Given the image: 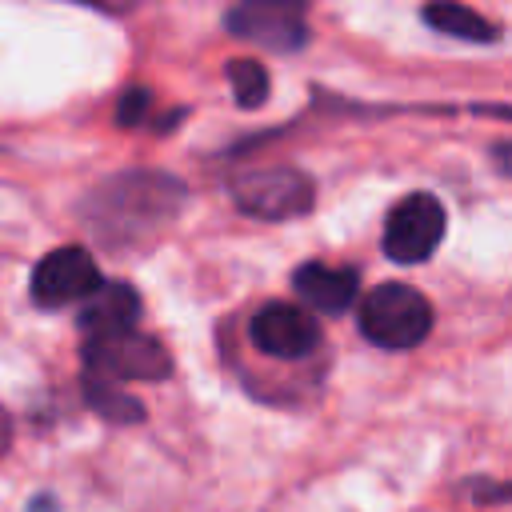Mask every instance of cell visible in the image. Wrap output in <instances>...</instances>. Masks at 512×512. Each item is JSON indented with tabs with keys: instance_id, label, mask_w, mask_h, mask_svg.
I'll list each match as a JSON object with an SVG mask.
<instances>
[{
	"instance_id": "obj_1",
	"label": "cell",
	"mask_w": 512,
	"mask_h": 512,
	"mask_svg": "<svg viewBox=\"0 0 512 512\" xmlns=\"http://www.w3.org/2000/svg\"><path fill=\"white\" fill-rule=\"evenodd\" d=\"M184 200V188L168 176L156 172H128L108 180L104 188L92 192V228H100L108 240H132L136 232H152L160 228V220H168Z\"/></svg>"
},
{
	"instance_id": "obj_2",
	"label": "cell",
	"mask_w": 512,
	"mask_h": 512,
	"mask_svg": "<svg viewBox=\"0 0 512 512\" xmlns=\"http://www.w3.org/2000/svg\"><path fill=\"white\" fill-rule=\"evenodd\" d=\"M360 332L388 352H408L432 332V304L412 284H376L360 304Z\"/></svg>"
},
{
	"instance_id": "obj_3",
	"label": "cell",
	"mask_w": 512,
	"mask_h": 512,
	"mask_svg": "<svg viewBox=\"0 0 512 512\" xmlns=\"http://www.w3.org/2000/svg\"><path fill=\"white\" fill-rule=\"evenodd\" d=\"M84 376L96 380H168L172 376V356L164 352L160 340L144 332H120L104 340L84 344Z\"/></svg>"
},
{
	"instance_id": "obj_4",
	"label": "cell",
	"mask_w": 512,
	"mask_h": 512,
	"mask_svg": "<svg viewBox=\"0 0 512 512\" xmlns=\"http://www.w3.org/2000/svg\"><path fill=\"white\" fill-rule=\"evenodd\" d=\"M444 240V204L432 192H408L384 224V256L396 264L428 260Z\"/></svg>"
},
{
	"instance_id": "obj_5",
	"label": "cell",
	"mask_w": 512,
	"mask_h": 512,
	"mask_svg": "<svg viewBox=\"0 0 512 512\" xmlns=\"http://www.w3.org/2000/svg\"><path fill=\"white\" fill-rule=\"evenodd\" d=\"M240 212L260 220H288L312 208V180L296 168H260L236 180L232 188Z\"/></svg>"
},
{
	"instance_id": "obj_6",
	"label": "cell",
	"mask_w": 512,
	"mask_h": 512,
	"mask_svg": "<svg viewBox=\"0 0 512 512\" xmlns=\"http://www.w3.org/2000/svg\"><path fill=\"white\" fill-rule=\"evenodd\" d=\"M100 268L88 256V248H56L32 268V300L40 308H64L72 300H88L100 292Z\"/></svg>"
},
{
	"instance_id": "obj_7",
	"label": "cell",
	"mask_w": 512,
	"mask_h": 512,
	"mask_svg": "<svg viewBox=\"0 0 512 512\" xmlns=\"http://www.w3.org/2000/svg\"><path fill=\"white\" fill-rule=\"evenodd\" d=\"M248 336L272 360H304L320 348V324L308 312H300L292 304H280V300L256 308V316L248 324Z\"/></svg>"
},
{
	"instance_id": "obj_8",
	"label": "cell",
	"mask_w": 512,
	"mask_h": 512,
	"mask_svg": "<svg viewBox=\"0 0 512 512\" xmlns=\"http://www.w3.org/2000/svg\"><path fill=\"white\" fill-rule=\"evenodd\" d=\"M228 32L252 44H264L272 52H296L308 44V24L300 16V8L292 4H272V0H252V4H236L228 12Z\"/></svg>"
},
{
	"instance_id": "obj_9",
	"label": "cell",
	"mask_w": 512,
	"mask_h": 512,
	"mask_svg": "<svg viewBox=\"0 0 512 512\" xmlns=\"http://www.w3.org/2000/svg\"><path fill=\"white\" fill-rule=\"evenodd\" d=\"M140 320V296L132 284H100L96 296H88V304L80 308V332L88 340H104V336H120V332H136Z\"/></svg>"
},
{
	"instance_id": "obj_10",
	"label": "cell",
	"mask_w": 512,
	"mask_h": 512,
	"mask_svg": "<svg viewBox=\"0 0 512 512\" xmlns=\"http://www.w3.org/2000/svg\"><path fill=\"white\" fill-rule=\"evenodd\" d=\"M292 288L316 312H344V308H352V300L360 292V276H356V268H336V264L312 260V264L296 268Z\"/></svg>"
},
{
	"instance_id": "obj_11",
	"label": "cell",
	"mask_w": 512,
	"mask_h": 512,
	"mask_svg": "<svg viewBox=\"0 0 512 512\" xmlns=\"http://www.w3.org/2000/svg\"><path fill=\"white\" fill-rule=\"evenodd\" d=\"M424 20H428L436 32L456 36V40H472V44H488V40L500 36L480 12L464 8V4H428V8H424Z\"/></svg>"
},
{
	"instance_id": "obj_12",
	"label": "cell",
	"mask_w": 512,
	"mask_h": 512,
	"mask_svg": "<svg viewBox=\"0 0 512 512\" xmlns=\"http://www.w3.org/2000/svg\"><path fill=\"white\" fill-rule=\"evenodd\" d=\"M84 400L96 408V416L104 420H116V424H140L144 420V404L132 400L128 392H120L116 384L108 380H96V376H84Z\"/></svg>"
},
{
	"instance_id": "obj_13",
	"label": "cell",
	"mask_w": 512,
	"mask_h": 512,
	"mask_svg": "<svg viewBox=\"0 0 512 512\" xmlns=\"http://www.w3.org/2000/svg\"><path fill=\"white\" fill-rule=\"evenodd\" d=\"M228 84L240 108H260L268 100V72L256 60H228Z\"/></svg>"
},
{
	"instance_id": "obj_14",
	"label": "cell",
	"mask_w": 512,
	"mask_h": 512,
	"mask_svg": "<svg viewBox=\"0 0 512 512\" xmlns=\"http://www.w3.org/2000/svg\"><path fill=\"white\" fill-rule=\"evenodd\" d=\"M148 104H152L148 88H128V92L120 96V108H116V124H120V128H132V124H140V120H144V112H148Z\"/></svg>"
},
{
	"instance_id": "obj_15",
	"label": "cell",
	"mask_w": 512,
	"mask_h": 512,
	"mask_svg": "<svg viewBox=\"0 0 512 512\" xmlns=\"http://www.w3.org/2000/svg\"><path fill=\"white\" fill-rule=\"evenodd\" d=\"M496 160H500V168L512 176V144H500V148H496Z\"/></svg>"
}]
</instances>
